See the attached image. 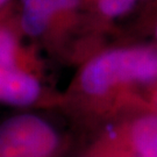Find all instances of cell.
<instances>
[{
    "label": "cell",
    "instance_id": "cell-1",
    "mask_svg": "<svg viewBox=\"0 0 157 157\" xmlns=\"http://www.w3.org/2000/svg\"><path fill=\"white\" fill-rule=\"evenodd\" d=\"M157 83L156 47H124L91 57L61 104L80 129L95 134L108 124L144 111L140 89Z\"/></svg>",
    "mask_w": 157,
    "mask_h": 157
},
{
    "label": "cell",
    "instance_id": "cell-2",
    "mask_svg": "<svg viewBox=\"0 0 157 157\" xmlns=\"http://www.w3.org/2000/svg\"><path fill=\"white\" fill-rule=\"evenodd\" d=\"M73 137L36 113L12 115L0 124V157H69Z\"/></svg>",
    "mask_w": 157,
    "mask_h": 157
},
{
    "label": "cell",
    "instance_id": "cell-3",
    "mask_svg": "<svg viewBox=\"0 0 157 157\" xmlns=\"http://www.w3.org/2000/svg\"><path fill=\"white\" fill-rule=\"evenodd\" d=\"M99 132L106 135L124 157H157V112L133 113Z\"/></svg>",
    "mask_w": 157,
    "mask_h": 157
},
{
    "label": "cell",
    "instance_id": "cell-4",
    "mask_svg": "<svg viewBox=\"0 0 157 157\" xmlns=\"http://www.w3.org/2000/svg\"><path fill=\"white\" fill-rule=\"evenodd\" d=\"M44 89L32 63L0 67V102L30 107L44 100Z\"/></svg>",
    "mask_w": 157,
    "mask_h": 157
},
{
    "label": "cell",
    "instance_id": "cell-5",
    "mask_svg": "<svg viewBox=\"0 0 157 157\" xmlns=\"http://www.w3.org/2000/svg\"><path fill=\"white\" fill-rule=\"evenodd\" d=\"M79 0H22L21 27L29 36L44 33L55 15L73 10Z\"/></svg>",
    "mask_w": 157,
    "mask_h": 157
},
{
    "label": "cell",
    "instance_id": "cell-6",
    "mask_svg": "<svg viewBox=\"0 0 157 157\" xmlns=\"http://www.w3.org/2000/svg\"><path fill=\"white\" fill-rule=\"evenodd\" d=\"M33 63L21 49L15 35L6 28H0V67Z\"/></svg>",
    "mask_w": 157,
    "mask_h": 157
},
{
    "label": "cell",
    "instance_id": "cell-7",
    "mask_svg": "<svg viewBox=\"0 0 157 157\" xmlns=\"http://www.w3.org/2000/svg\"><path fill=\"white\" fill-rule=\"evenodd\" d=\"M73 157H124L102 132L93 135L91 142Z\"/></svg>",
    "mask_w": 157,
    "mask_h": 157
},
{
    "label": "cell",
    "instance_id": "cell-8",
    "mask_svg": "<svg viewBox=\"0 0 157 157\" xmlns=\"http://www.w3.org/2000/svg\"><path fill=\"white\" fill-rule=\"evenodd\" d=\"M137 0H98L99 11L109 17H117L128 13Z\"/></svg>",
    "mask_w": 157,
    "mask_h": 157
},
{
    "label": "cell",
    "instance_id": "cell-9",
    "mask_svg": "<svg viewBox=\"0 0 157 157\" xmlns=\"http://www.w3.org/2000/svg\"><path fill=\"white\" fill-rule=\"evenodd\" d=\"M143 108L144 111L157 112V83L143 94Z\"/></svg>",
    "mask_w": 157,
    "mask_h": 157
},
{
    "label": "cell",
    "instance_id": "cell-10",
    "mask_svg": "<svg viewBox=\"0 0 157 157\" xmlns=\"http://www.w3.org/2000/svg\"><path fill=\"white\" fill-rule=\"evenodd\" d=\"M155 37L157 40V22H156V26H155Z\"/></svg>",
    "mask_w": 157,
    "mask_h": 157
},
{
    "label": "cell",
    "instance_id": "cell-11",
    "mask_svg": "<svg viewBox=\"0 0 157 157\" xmlns=\"http://www.w3.org/2000/svg\"><path fill=\"white\" fill-rule=\"evenodd\" d=\"M6 1H7V0H0V6H2V5H4V4H5Z\"/></svg>",
    "mask_w": 157,
    "mask_h": 157
}]
</instances>
